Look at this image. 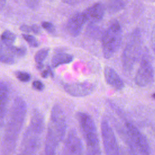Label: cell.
I'll return each mask as SVG.
<instances>
[{"label": "cell", "mask_w": 155, "mask_h": 155, "mask_svg": "<svg viewBox=\"0 0 155 155\" xmlns=\"http://www.w3.org/2000/svg\"><path fill=\"white\" fill-rule=\"evenodd\" d=\"M27 109L25 101L21 97H16L12 104L2 138V150L4 155L10 154L15 148L25 121Z\"/></svg>", "instance_id": "cell-1"}, {"label": "cell", "mask_w": 155, "mask_h": 155, "mask_svg": "<svg viewBox=\"0 0 155 155\" xmlns=\"http://www.w3.org/2000/svg\"><path fill=\"white\" fill-rule=\"evenodd\" d=\"M141 51V33L139 30L136 29L130 35L122 56V66L125 71L129 72L132 70L140 56Z\"/></svg>", "instance_id": "cell-2"}, {"label": "cell", "mask_w": 155, "mask_h": 155, "mask_svg": "<svg viewBox=\"0 0 155 155\" xmlns=\"http://www.w3.org/2000/svg\"><path fill=\"white\" fill-rule=\"evenodd\" d=\"M76 118L86 144V151L101 150L97 128L92 117L87 113L78 112Z\"/></svg>", "instance_id": "cell-3"}, {"label": "cell", "mask_w": 155, "mask_h": 155, "mask_svg": "<svg viewBox=\"0 0 155 155\" xmlns=\"http://www.w3.org/2000/svg\"><path fill=\"white\" fill-rule=\"evenodd\" d=\"M122 39L121 27L117 21H113L101 37L104 57L110 59L119 50Z\"/></svg>", "instance_id": "cell-4"}, {"label": "cell", "mask_w": 155, "mask_h": 155, "mask_svg": "<svg viewBox=\"0 0 155 155\" xmlns=\"http://www.w3.org/2000/svg\"><path fill=\"white\" fill-rule=\"evenodd\" d=\"M101 131L105 155H120L115 133L106 119L101 121Z\"/></svg>", "instance_id": "cell-5"}, {"label": "cell", "mask_w": 155, "mask_h": 155, "mask_svg": "<svg viewBox=\"0 0 155 155\" xmlns=\"http://www.w3.org/2000/svg\"><path fill=\"white\" fill-rule=\"evenodd\" d=\"M48 128L58 136L61 142L63 140L66 134L67 123L64 111L59 104H55L52 107Z\"/></svg>", "instance_id": "cell-6"}, {"label": "cell", "mask_w": 155, "mask_h": 155, "mask_svg": "<svg viewBox=\"0 0 155 155\" xmlns=\"http://www.w3.org/2000/svg\"><path fill=\"white\" fill-rule=\"evenodd\" d=\"M41 135V133L28 125L23 135L19 155H36L39 147Z\"/></svg>", "instance_id": "cell-7"}, {"label": "cell", "mask_w": 155, "mask_h": 155, "mask_svg": "<svg viewBox=\"0 0 155 155\" xmlns=\"http://www.w3.org/2000/svg\"><path fill=\"white\" fill-rule=\"evenodd\" d=\"M154 79V70L151 63L147 58H142L135 75V83L139 87H144L152 84Z\"/></svg>", "instance_id": "cell-8"}, {"label": "cell", "mask_w": 155, "mask_h": 155, "mask_svg": "<svg viewBox=\"0 0 155 155\" xmlns=\"http://www.w3.org/2000/svg\"><path fill=\"white\" fill-rule=\"evenodd\" d=\"M128 134L139 153L142 154H150V146L146 137L131 123H126Z\"/></svg>", "instance_id": "cell-9"}, {"label": "cell", "mask_w": 155, "mask_h": 155, "mask_svg": "<svg viewBox=\"0 0 155 155\" xmlns=\"http://www.w3.org/2000/svg\"><path fill=\"white\" fill-rule=\"evenodd\" d=\"M65 91L73 97H84L91 94L95 90L94 84L87 81L65 83L63 85Z\"/></svg>", "instance_id": "cell-10"}, {"label": "cell", "mask_w": 155, "mask_h": 155, "mask_svg": "<svg viewBox=\"0 0 155 155\" xmlns=\"http://www.w3.org/2000/svg\"><path fill=\"white\" fill-rule=\"evenodd\" d=\"M62 155H83L81 139L74 130H71L65 139Z\"/></svg>", "instance_id": "cell-11"}, {"label": "cell", "mask_w": 155, "mask_h": 155, "mask_svg": "<svg viewBox=\"0 0 155 155\" xmlns=\"http://www.w3.org/2000/svg\"><path fill=\"white\" fill-rule=\"evenodd\" d=\"M87 21V20L83 12L76 13L69 19L67 23L68 32L71 36H78L81 33Z\"/></svg>", "instance_id": "cell-12"}, {"label": "cell", "mask_w": 155, "mask_h": 155, "mask_svg": "<svg viewBox=\"0 0 155 155\" xmlns=\"http://www.w3.org/2000/svg\"><path fill=\"white\" fill-rule=\"evenodd\" d=\"M106 83L115 90H121L124 87V83L118 73L111 67L106 66L104 70Z\"/></svg>", "instance_id": "cell-13"}, {"label": "cell", "mask_w": 155, "mask_h": 155, "mask_svg": "<svg viewBox=\"0 0 155 155\" xmlns=\"http://www.w3.org/2000/svg\"><path fill=\"white\" fill-rule=\"evenodd\" d=\"M105 7L101 2H97L87 8L83 13L87 21L90 23H96L101 21L104 16Z\"/></svg>", "instance_id": "cell-14"}, {"label": "cell", "mask_w": 155, "mask_h": 155, "mask_svg": "<svg viewBox=\"0 0 155 155\" xmlns=\"http://www.w3.org/2000/svg\"><path fill=\"white\" fill-rule=\"evenodd\" d=\"M61 142L58 136L50 129L47 128L45 142V155H56L57 147Z\"/></svg>", "instance_id": "cell-15"}, {"label": "cell", "mask_w": 155, "mask_h": 155, "mask_svg": "<svg viewBox=\"0 0 155 155\" xmlns=\"http://www.w3.org/2000/svg\"><path fill=\"white\" fill-rule=\"evenodd\" d=\"M9 98V89L7 84L3 81H1L0 84V99H1V106H0V116L1 125L4 120L7 113V108Z\"/></svg>", "instance_id": "cell-16"}, {"label": "cell", "mask_w": 155, "mask_h": 155, "mask_svg": "<svg viewBox=\"0 0 155 155\" xmlns=\"http://www.w3.org/2000/svg\"><path fill=\"white\" fill-rule=\"evenodd\" d=\"M29 125L38 132L41 134L42 133L44 129L45 122L44 117L40 110L38 109L33 110Z\"/></svg>", "instance_id": "cell-17"}, {"label": "cell", "mask_w": 155, "mask_h": 155, "mask_svg": "<svg viewBox=\"0 0 155 155\" xmlns=\"http://www.w3.org/2000/svg\"><path fill=\"white\" fill-rule=\"evenodd\" d=\"M73 59V56L66 53H56L51 58V65L52 68H56L61 65L70 63Z\"/></svg>", "instance_id": "cell-18"}, {"label": "cell", "mask_w": 155, "mask_h": 155, "mask_svg": "<svg viewBox=\"0 0 155 155\" xmlns=\"http://www.w3.org/2000/svg\"><path fill=\"white\" fill-rule=\"evenodd\" d=\"M125 7V3L122 0H107L105 8L110 14L116 13L122 10Z\"/></svg>", "instance_id": "cell-19"}, {"label": "cell", "mask_w": 155, "mask_h": 155, "mask_svg": "<svg viewBox=\"0 0 155 155\" xmlns=\"http://www.w3.org/2000/svg\"><path fill=\"white\" fill-rule=\"evenodd\" d=\"M0 54V59L2 63L8 65H12L16 62V58L2 44H1Z\"/></svg>", "instance_id": "cell-20"}, {"label": "cell", "mask_w": 155, "mask_h": 155, "mask_svg": "<svg viewBox=\"0 0 155 155\" xmlns=\"http://www.w3.org/2000/svg\"><path fill=\"white\" fill-rule=\"evenodd\" d=\"M48 48H43L38 50L35 55L34 59L36 62V66L38 70H42L44 67L43 62L47 58L48 53H49Z\"/></svg>", "instance_id": "cell-21"}, {"label": "cell", "mask_w": 155, "mask_h": 155, "mask_svg": "<svg viewBox=\"0 0 155 155\" xmlns=\"http://www.w3.org/2000/svg\"><path fill=\"white\" fill-rule=\"evenodd\" d=\"M15 40V35L10 30H5L1 35V43H2L4 45H13Z\"/></svg>", "instance_id": "cell-22"}, {"label": "cell", "mask_w": 155, "mask_h": 155, "mask_svg": "<svg viewBox=\"0 0 155 155\" xmlns=\"http://www.w3.org/2000/svg\"><path fill=\"white\" fill-rule=\"evenodd\" d=\"M19 29L22 31H23L24 33H27L32 32L36 35H39L41 32L40 27L36 25H32L30 26V25H28L26 24H24L20 27Z\"/></svg>", "instance_id": "cell-23"}, {"label": "cell", "mask_w": 155, "mask_h": 155, "mask_svg": "<svg viewBox=\"0 0 155 155\" xmlns=\"http://www.w3.org/2000/svg\"><path fill=\"white\" fill-rule=\"evenodd\" d=\"M22 38L24 39L28 44V45L31 47H38L39 45V43L36 38L31 35L22 34Z\"/></svg>", "instance_id": "cell-24"}, {"label": "cell", "mask_w": 155, "mask_h": 155, "mask_svg": "<svg viewBox=\"0 0 155 155\" xmlns=\"http://www.w3.org/2000/svg\"><path fill=\"white\" fill-rule=\"evenodd\" d=\"M15 76L16 78L22 82H28L31 79V75L24 71H17L15 72Z\"/></svg>", "instance_id": "cell-25"}, {"label": "cell", "mask_w": 155, "mask_h": 155, "mask_svg": "<svg viewBox=\"0 0 155 155\" xmlns=\"http://www.w3.org/2000/svg\"><path fill=\"white\" fill-rule=\"evenodd\" d=\"M93 23H90V25H89L88 29H87V32H88V35L90 36V37H93V38H97L100 36V30L99 28H97L96 26H93Z\"/></svg>", "instance_id": "cell-26"}, {"label": "cell", "mask_w": 155, "mask_h": 155, "mask_svg": "<svg viewBox=\"0 0 155 155\" xmlns=\"http://www.w3.org/2000/svg\"><path fill=\"white\" fill-rule=\"evenodd\" d=\"M41 26L48 33L54 34L56 32V28L53 24L47 21H44L41 23Z\"/></svg>", "instance_id": "cell-27"}, {"label": "cell", "mask_w": 155, "mask_h": 155, "mask_svg": "<svg viewBox=\"0 0 155 155\" xmlns=\"http://www.w3.org/2000/svg\"><path fill=\"white\" fill-rule=\"evenodd\" d=\"M32 87L37 91H42L44 89V84L41 81L36 80L32 82Z\"/></svg>", "instance_id": "cell-28"}, {"label": "cell", "mask_w": 155, "mask_h": 155, "mask_svg": "<svg viewBox=\"0 0 155 155\" xmlns=\"http://www.w3.org/2000/svg\"><path fill=\"white\" fill-rule=\"evenodd\" d=\"M50 75L53 76V73H52V71H51L50 67H47V68L45 70H43V71H42V73H41V76H42V77L44 78H48Z\"/></svg>", "instance_id": "cell-29"}, {"label": "cell", "mask_w": 155, "mask_h": 155, "mask_svg": "<svg viewBox=\"0 0 155 155\" xmlns=\"http://www.w3.org/2000/svg\"><path fill=\"white\" fill-rule=\"evenodd\" d=\"M151 44L153 48L155 51V26L153 28V30L152 31V35H151Z\"/></svg>", "instance_id": "cell-30"}, {"label": "cell", "mask_w": 155, "mask_h": 155, "mask_svg": "<svg viewBox=\"0 0 155 155\" xmlns=\"http://www.w3.org/2000/svg\"><path fill=\"white\" fill-rule=\"evenodd\" d=\"M28 2V4L30 6V7H35V6L38 5L37 4H38V0H27Z\"/></svg>", "instance_id": "cell-31"}, {"label": "cell", "mask_w": 155, "mask_h": 155, "mask_svg": "<svg viewBox=\"0 0 155 155\" xmlns=\"http://www.w3.org/2000/svg\"><path fill=\"white\" fill-rule=\"evenodd\" d=\"M5 2H6V0H0V6H1V10L3 9V7H4Z\"/></svg>", "instance_id": "cell-32"}, {"label": "cell", "mask_w": 155, "mask_h": 155, "mask_svg": "<svg viewBox=\"0 0 155 155\" xmlns=\"http://www.w3.org/2000/svg\"><path fill=\"white\" fill-rule=\"evenodd\" d=\"M152 96H153V97L155 99V93H154V94H153V95H152Z\"/></svg>", "instance_id": "cell-33"}, {"label": "cell", "mask_w": 155, "mask_h": 155, "mask_svg": "<svg viewBox=\"0 0 155 155\" xmlns=\"http://www.w3.org/2000/svg\"><path fill=\"white\" fill-rule=\"evenodd\" d=\"M142 155H150V154H142Z\"/></svg>", "instance_id": "cell-34"}]
</instances>
